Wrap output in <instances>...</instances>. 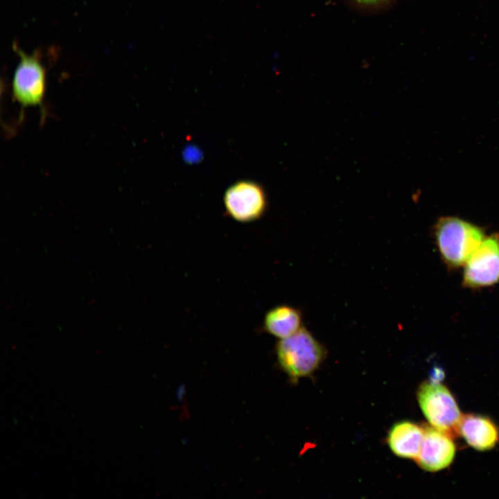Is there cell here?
Returning a JSON list of instances; mask_svg holds the SVG:
<instances>
[{
	"label": "cell",
	"instance_id": "obj_9",
	"mask_svg": "<svg viewBox=\"0 0 499 499\" xmlns=\"http://www.w3.org/2000/svg\"><path fill=\"white\" fill-rule=\"evenodd\" d=\"M424 436V428L415 423L403 421L389 430L387 444L397 456L416 459L419 454Z\"/></svg>",
	"mask_w": 499,
	"mask_h": 499
},
{
	"label": "cell",
	"instance_id": "obj_4",
	"mask_svg": "<svg viewBox=\"0 0 499 499\" xmlns=\"http://www.w3.org/2000/svg\"><path fill=\"white\" fill-rule=\"evenodd\" d=\"M19 62L12 79V94L22 107H39L43 105L46 87L45 68L40 55L35 52L27 55L16 45Z\"/></svg>",
	"mask_w": 499,
	"mask_h": 499
},
{
	"label": "cell",
	"instance_id": "obj_7",
	"mask_svg": "<svg viewBox=\"0 0 499 499\" xmlns=\"http://www.w3.org/2000/svg\"><path fill=\"white\" fill-rule=\"evenodd\" d=\"M455 446L451 436L432 426L424 428V436L418 465L426 471L435 472L448 466L455 457Z\"/></svg>",
	"mask_w": 499,
	"mask_h": 499
},
{
	"label": "cell",
	"instance_id": "obj_3",
	"mask_svg": "<svg viewBox=\"0 0 499 499\" xmlns=\"http://www.w3.org/2000/svg\"><path fill=\"white\" fill-rule=\"evenodd\" d=\"M421 411L431 426L450 436L458 434L462 415L450 390L440 383H422L417 391Z\"/></svg>",
	"mask_w": 499,
	"mask_h": 499
},
{
	"label": "cell",
	"instance_id": "obj_8",
	"mask_svg": "<svg viewBox=\"0 0 499 499\" xmlns=\"http://www.w3.org/2000/svg\"><path fill=\"white\" fill-rule=\"evenodd\" d=\"M466 442L475 450L492 449L499 441V430L489 418L469 414L462 417L458 428Z\"/></svg>",
	"mask_w": 499,
	"mask_h": 499
},
{
	"label": "cell",
	"instance_id": "obj_10",
	"mask_svg": "<svg viewBox=\"0 0 499 499\" xmlns=\"http://www.w3.org/2000/svg\"><path fill=\"white\" fill-rule=\"evenodd\" d=\"M301 311L290 305H279L265 315L263 328L270 335L283 339L297 332L302 326Z\"/></svg>",
	"mask_w": 499,
	"mask_h": 499
},
{
	"label": "cell",
	"instance_id": "obj_1",
	"mask_svg": "<svg viewBox=\"0 0 499 499\" xmlns=\"http://www.w3.org/2000/svg\"><path fill=\"white\" fill-rule=\"evenodd\" d=\"M434 237L444 263L455 269L465 265L486 236L484 229L475 224L445 216L435 225Z\"/></svg>",
	"mask_w": 499,
	"mask_h": 499
},
{
	"label": "cell",
	"instance_id": "obj_6",
	"mask_svg": "<svg viewBox=\"0 0 499 499\" xmlns=\"http://www.w3.org/2000/svg\"><path fill=\"white\" fill-rule=\"evenodd\" d=\"M224 205L227 215L234 220L250 222L263 216L268 203L265 191L259 184L243 180L228 188Z\"/></svg>",
	"mask_w": 499,
	"mask_h": 499
},
{
	"label": "cell",
	"instance_id": "obj_11",
	"mask_svg": "<svg viewBox=\"0 0 499 499\" xmlns=\"http://www.w3.org/2000/svg\"><path fill=\"white\" fill-rule=\"evenodd\" d=\"M356 11L364 14H378L391 8L397 0H342Z\"/></svg>",
	"mask_w": 499,
	"mask_h": 499
},
{
	"label": "cell",
	"instance_id": "obj_2",
	"mask_svg": "<svg viewBox=\"0 0 499 499\" xmlns=\"http://www.w3.org/2000/svg\"><path fill=\"white\" fill-rule=\"evenodd\" d=\"M276 351L281 367L293 380L313 373L325 356L322 344L304 327L292 335L281 339Z\"/></svg>",
	"mask_w": 499,
	"mask_h": 499
},
{
	"label": "cell",
	"instance_id": "obj_5",
	"mask_svg": "<svg viewBox=\"0 0 499 499\" xmlns=\"http://www.w3.org/2000/svg\"><path fill=\"white\" fill-rule=\"evenodd\" d=\"M499 282V234L486 236L464 265L462 285L477 289Z\"/></svg>",
	"mask_w": 499,
	"mask_h": 499
}]
</instances>
